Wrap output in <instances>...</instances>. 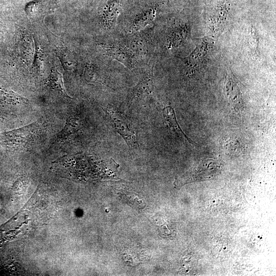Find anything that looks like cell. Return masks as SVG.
<instances>
[{"label": "cell", "mask_w": 276, "mask_h": 276, "mask_svg": "<svg viewBox=\"0 0 276 276\" xmlns=\"http://www.w3.org/2000/svg\"><path fill=\"white\" fill-rule=\"evenodd\" d=\"M40 124L34 122L24 127L0 133V144L11 148L21 149L31 145L41 133Z\"/></svg>", "instance_id": "cell-1"}, {"label": "cell", "mask_w": 276, "mask_h": 276, "mask_svg": "<svg viewBox=\"0 0 276 276\" xmlns=\"http://www.w3.org/2000/svg\"><path fill=\"white\" fill-rule=\"evenodd\" d=\"M105 111L117 132L125 140L129 148L135 149L139 147L137 135L130 121L123 113L108 107Z\"/></svg>", "instance_id": "cell-2"}, {"label": "cell", "mask_w": 276, "mask_h": 276, "mask_svg": "<svg viewBox=\"0 0 276 276\" xmlns=\"http://www.w3.org/2000/svg\"><path fill=\"white\" fill-rule=\"evenodd\" d=\"M221 169L219 162L209 159L203 161L197 168L177 179L176 184H184L191 181L210 178L216 175Z\"/></svg>", "instance_id": "cell-3"}, {"label": "cell", "mask_w": 276, "mask_h": 276, "mask_svg": "<svg viewBox=\"0 0 276 276\" xmlns=\"http://www.w3.org/2000/svg\"><path fill=\"white\" fill-rule=\"evenodd\" d=\"M154 88L152 70L143 74L138 83L130 90L128 96V105L130 106L135 98L151 94Z\"/></svg>", "instance_id": "cell-4"}, {"label": "cell", "mask_w": 276, "mask_h": 276, "mask_svg": "<svg viewBox=\"0 0 276 276\" xmlns=\"http://www.w3.org/2000/svg\"><path fill=\"white\" fill-rule=\"evenodd\" d=\"M103 50L108 56L124 64L129 69L133 66V55L129 49L119 44L105 45Z\"/></svg>", "instance_id": "cell-5"}, {"label": "cell", "mask_w": 276, "mask_h": 276, "mask_svg": "<svg viewBox=\"0 0 276 276\" xmlns=\"http://www.w3.org/2000/svg\"><path fill=\"white\" fill-rule=\"evenodd\" d=\"M224 91L226 97L234 109L238 110L243 106L241 94L237 82L234 78L228 75L226 78Z\"/></svg>", "instance_id": "cell-6"}, {"label": "cell", "mask_w": 276, "mask_h": 276, "mask_svg": "<svg viewBox=\"0 0 276 276\" xmlns=\"http://www.w3.org/2000/svg\"><path fill=\"white\" fill-rule=\"evenodd\" d=\"M163 114L166 124L170 127L172 130L177 133L185 142L196 147L197 144L192 141L182 130L178 124L174 109L170 106L165 107L163 110Z\"/></svg>", "instance_id": "cell-7"}, {"label": "cell", "mask_w": 276, "mask_h": 276, "mask_svg": "<svg viewBox=\"0 0 276 276\" xmlns=\"http://www.w3.org/2000/svg\"><path fill=\"white\" fill-rule=\"evenodd\" d=\"M121 9L120 0H110L103 10V20L106 28L110 29L114 26Z\"/></svg>", "instance_id": "cell-8"}, {"label": "cell", "mask_w": 276, "mask_h": 276, "mask_svg": "<svg viewBox=\"0 0 276 276\" xmlns=\"http://www.w3.org/2000/svg\"><path fill=\"white\" fill-rule=\"evenodd\" d=\"M81 125V120L79 118L76 117L69 118L64 127L57 135L55 141L60 143L67 141L80 129Z\"/></svg>", "instance_id": "cell-9"}, {"label": "cell", "mask_w": 276, "mask_h": 276, "mask_svg": "<svg viewBox=\"0 0 276 276\" xmlns=\"http://www.w3.org/2000/svg\"><path fill=\"white\" fill-rule=\"evenodd\" d=\"M46 84L51 89L56 91L66 98H71L65 90L62 75L57 69L52 71L50 75L47 79Z\"/></svg>", "instance_id": "cell-10"}, {"label": "cell", "mask_w": 276, "mask_h": 276, "mask_svg": "<svg viewBox=\"0 0 276 276\" xmlns=\"http://www.w3.org/2000/svg\"><path fill=\"white\" fill-rule=\"evenodd\" d=\"M27 100L14 91L0 86V102L11 105H18L26 103Z\"/></svg>", "instance_id": "cell-11"}, {"label": "cell", "mask_w": 276, "mask_h": 276, "mask_svg": "<svg viewBox=\"0 0 276 276\" xmlns=\"http://www.w3.org/2000/svg\"><path fill=\"white\" fill-rule=\"evenodd\" d=\"M155 10L150 9L138 16L134 20L131 31H135L142 29L149 24L154 18Z\"/></svg>", "instance_id": "cell-12"}, {"label": "cell", "mask_w": 276, "mask_h": 276, "mask_svg": "<svg viewBox=\"0 0 276 276\" xmlns=\"http://www.w3.org/2000/svg\"><path fill=\"white\" fill-rule=\"evenodd\" d=\"M136 196H134L133 194H130L129 195L124 194L123 197L126 200V202L130 205H133L134 207L141 208L140 205L143 208V206L142 205L143 201H138V200L142 199L139 200V197Z\"/></svg>", "instance_id": "cell-13"}, {"label": "cell", "mask_w": 276, "mask_h": 276, "mask_svg": "<svg viewBox=\"0 0 276 276\" xmlns=\"http://www.w3.org/2000/svg\"><path fill=\"white\" fill-rule=\"evenodd\" d=\"M1 120H2V118L1 117H0V122L1 121Z\"/></svg>", "instance_id": "cell-14"}]
</instances>
